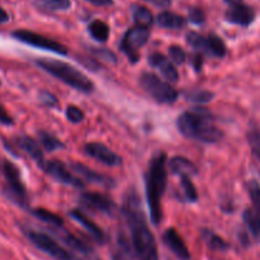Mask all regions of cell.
Wrapping results in <instances>:
<instances>
[{
    "label": "cell",
    "mask_w": 260,
    "mask_h": 260,
    "mask_svg": "<svg viewBox=\"0 0 260 260\" xmlns=\"http://www.w3.org/2000/svg\"><path fill=\"white\" fill-rule=\"evenodd\" d=\"M121 212L132 234V244L139 260H158L156 239L147 224L141 199L134 190H129L124 198Z\"/></svg>",
    "instance_id": "cell-1"
},
{
    "label": "cell",
    "mask_w": 260,
    "mask_h": 260,
    "mask_svg": "<svg viewBox=\"0 0 260 260\" xmlns=\"http://www.w3.org/2000/svg\"><path fill=\"white\" fill-rule=\"evenodd\" d=\"M177 129L185 138L201 143H217L223 133L214 125L213 115L208 109L195 107L191 111H185L177 117Z\"/></svg>",
    "instance_id": "cell-2"
},
{
    "label": "cell",
    "mask_w": 260,
    "mask_h": 260,
    "mask_svg": "<svg viewBox=\"0 0 260 260\" xmlns=\"http://www.w3.org/2000/svg\"><path fill=\"white\" fill-rule=\"evenodd\" d=\"M167 185V154L158 152L149 161L146 174V195L151 221L158 224L162 221L161 198Z\"/></svg>",
    "instance_id": "cell-3"
},
{
    "label": "cell",
    "mask_w": 260,
    "mask_h": 260,
    "mask_svg": "<svg viewBox=\"0 0 260 260\" xmlns=\"http://www.w3.org/2000/svg\"><path fill=\"white\" fill-rule=\"evenodd\" d=\"M35 62L39 68H41L46 73L51 74L52 77L61 81L67 86L72 87L79 92H83V93H92L93 92L94 84L92 83L91 79L84 76L81 71L67 64V62L51 59L36 60Z\"/></svg>",
    "instance_id": "cell-4"
},
{
    "label": "cell",
    "mask_w": 260,
    "mask_h": 260,
    "mask_svg": "<svg viewBox=\"0 0 260 260\" xmlns=\"http://www.w3.org/2000/svg\"><path fill=\"white\" fill-rule=\"evenodd\" d=\"M0 172L6 180L4 192L7 197L21 208H28V195L18 167L8 159H0Z\"/></svg>",
    "instance_id": "cell-5"
},
{
    "label": "cell",
    "mask_w": 260,
    "mask_h": 260,
    "mask_svg": "<svg viewBox=\"0 0 260 260\" xmlns=\"http://www.w3.org/2000/svg\"><path fill=\"white\" fill-rule=\"evenodd\" d=\"M142 88L159 104H174L179 97L176 89L153 73H143L139 78Z\"/></svg>",
    "instance_id": "cell-6"
},
{
    "label": "cell",
    "mask_w": 260,
    "mask_h": 260,
    "mask_svg": "<svg viewBox=\"0 0 260 260\" xmlns=\"http://www.w3.org/2000/svg\"><path fill=\"white\" fill-rule=\"evenodd\" d=\"M26 236L28 237L29 241L37 247V249L42 250L44 252L49 254L50 256H52L56 260H78L74 256L72 252H69L68 250H65L64 247L60 246L56 241H55L52 237H50L49 235L44 234V232H37L32 231V230H27L24 231Z\"/></svg>",
    "instance_id": "cell-7"
},
{
    "label": "cell",
    "mask_w": 260,
    "mask_h": 260,
    "mask_svg": "<svg viewBox=\"0 0 260 260\" xmlns=\"http://www.w3.org/2000/svg\"><path fill=\"white\" fill-rule=\"evenodd\" d=\"M148 39L149 28L136 26L127 29L126 34L124 35L121 44H120V49L129 57L130 61L137 62L139 59V49H142L148 42Z\"/></svg>",
    "instance_id": "cell-8"
},
{
    "label": "cell",
    "mask_w": 260,
    "mask_h": 260,
    "mask_svg": "<svg viewBox=\"0 0 260 260\" xmlns=\"http://www.w3.org/2000/svg\"><path fill=\"white\" fill-rule=\"evenodd\" d=\"M12 36L19 42H23V44L29 45V46L37 47V49L47 50L50 52H54L57 55H67L68 54V49L61 45L60 42L54 41L51 39H47V37L42 36V35L36 34V32L27 31V29H18V31H14L12 34Z\"/></svg>",
    "instance_id": "cell-9"
},
{
    "label": "cell",
    "mask_w": 260,
    "mask_h": 260,
    "mask_svg": "<svg viewBox=\"0 0 260 260\" xmlns=\"http://www.w3.org/2000/svg\"><path fill=\"white\" fill-rule=\"evenodd\" d=\"M44 171L46 172L47 175H50L52 179L61 182V184L69 185V186L73 187H78V189L84 187V182L82 181V179H79L76 175L72 174V171H69L67 165L62 164L61 161H57V159L47 161L44 167Z\"/></svg>",
    "instance_id": "cell-10"
},
{
    "label": "cell",
    "mask_w": 260,
    "mask_h": 260,
    "mask_svg": "<svg viewBox=\"0 0 260 260\" xmlns=\"http://www.w3.org/2000/svg\"><path fill=\"white\" fill-rule=\"evenodd\" d=\"M81 203L86 208L105 214H114L115 209H116V204L114 203V201L101 192H83L81 195Z\"/></svg>",
    "instance_id": "cell-11"
},
{
    "label": "cell",
    "mask_w": 260,
    "mask_h": 260,
    "mask_svg": "<svg viewBox=\"0 0 260 260\" xmlns=\"http://www.w3.org/2000/svg\"><path fill=\"white\" fill-rule=\"evenodd\" d=\"M84 152H86L87 156L92 157L96 161L110 167L120 166L122 162L121 157L119 154L112 152L109 147L101 143H87L84 146Z\"/></svg>",
    "instance_id": "cell-12"
},
{
    "label": "cell",
    "mask_w": 260,
    "mask_h": 260,
    "mask_svg": "<svg viewBox=\"0 0 260 260\" xmlns=\"http://www.w3.org/2000/svg\"><path fill=\"white\" fill-rule=\"evenodd\" d=\"M14 143L22 149V151L26 152L32 159L37 164V166L41 167L44 170L45 165H46V159H45L44 152L41 151V147L39 146L36 141L34 138L28 136H19L14 138Z\"/></svg>",
    "instance_id": "cell-13"
},
{
    "label": "cell",
    "mask_w": 260,
    "mask_h": 260,
    "mask_svg": "<svg viewBox=\"0 0 260 260\" xmlns=\"http://www.w3.org/2000/svg\"><path fill=\"white\" fill-rule=\"evenodd\" d=\"M226 19L230 23L247 27L254 22L255 12L251 7L245 6L244 3L237 4V6L230 7L229 11L226 12Z\"/></svg>",
    "instance_id": "cell-14"
},
{
    "label": "cell",
    "mask_w": 260,
    "mask_h": 260,
    "mask_svg": "<svg viewBox=\"0 0 260 260\" xmlns=\"http://www.w3.org/2000/svg\"><path fill=\"white\" fill-rule=\"evenodd\" d=\"M148 62L153 67V68L158 69L161 74L164 76L165 79L169 82H177L179 79V73H177L176 68L174 67L171 61L167 59L165 55L159 54V52H153L148 56Z\"/></svg>",
    "instance_id": "cell-15"
},
{
    "label": "cell",
    "mask_w": 260,
    "mask_h": 260,
    "mask_svg": "<svg viewBox=\"0 0 260 260\" xmlns=\"http://www.w3.org/2000/svg\"><path fill=\"white\" fill-rule=\"evenodd\" d=\"M164 241L166 246L176 255L179 259L181 260H189L190 259V252L187 250L186 245L182 241L180 235L177 234L175 229H169L164 234Z\"/></svg>",
    "instance_id": "cell-16"
},
{
    "label": "cell",
    "mask_w": 260,
    "mask_h": 260,
    "mask_svg": "<svg viewBox=\"0 0 260 260\" xmlns=\"http://www.w3.org/2000/svg\"><path fill=\"white\" fill-rule=\"evenodd\" d=\"M73 167V171H76L77 174L81 175L87 182H92V184H97L101 185V186H106V187H111L114 186L115 182L111 177L106 176V175H102L96 172L94 170L89 169L87 167L86 165L83 164H73L72 165Z\"/></svg>",
    "instance_id": "cell-17"
},
{
    "label": "cell",
    "mask_w": 260,
    "mask_h": 260,
    "mask_svg": "<svg viewBox=\"0 0 260 260\" xmlns=\"http://www.w3.org/2000/svg\"><path fill=\"white\" fill-rule=\"evenodd\" d=\"M69 214H71L72 218H73L74 221L78 222V223L81 224V226L83 227V229L86 230V231L88 232V234L91 235V236L93 237L97 242H100V244H104V242L106 241L105 232L102 231V230L100 229V227L97 226L94 222H92L91 219H89L88 217L83 213V212L79 211V209H73V211H71V213Z\"/></svg>",
    "instance_id": "cell-18"
},
{
    "label": "cell",
    "mask_w": 260,
    "mask_h": 260,
    "mask_svg": "<svg viewBox=\"0 0 260 260\" xmlns=\"http://www.w3.org/2000/svg\"><path fill=\"white\" fill-rule=\"evenodd\" d=\"M170 171L177 176H194L198 174V167L192 161H190L186 157L176 156L172 157L169 161Z\"/></svg>",
    "instance_id": "cell-19"
},
{
    "label": "cell",
    "mask_w": 260,
    "mask_h": 260,
    "mask_svg": "<svg viewBox=\"0 0 260 260\" xmlns=\"http://www.w3.org/2000/svg\"><path fill=\"white\" fill-rule=\"evenodd\" d=\"M133 244L130 242V240L127 239L124 232L120 231L117 234L116 246H115L114 254H112L114 260H132L133 259Z\"/></svg>",
    "instance_id": "cell-20"
},
{
    "label": "cell",
    "mask_w": 260,
    "mask_h": 260,
    "mask_svg": "<svg viewBox=\"0 0 260 260\" xmlns=\"http://www.w3.org/2000/svg\"><path fill=\"white\" fill-rule=\"evenodd\" d=\"M186 19L184 17L175 14L172 12H162L157 16V24L162 28L181 29L186 26Z\"/></svg>",
    "instance_id": "cell-21"
},
{
    "label": "cell",
    "mask_w": 260,
    "mask_h": 260,
    "mask_svg": "<svg viewBox=\"0 0 260 260\" xmlns=\"http://www.w3.org/2000/svg\"><path fill=\"white\" fill-rule=\"evenodd\" d=\"M242 217L250 234L260 241V212L255 208H247Z\"/></svg>",
    "instance_id": "cell-22"
},
{
    "label": "cell",
    "mask_w": 260,
    "mask_h": 260,
    "mask_svg": "<svg viewBox=\"0 0 260 260\" xmlns=\"http://www.w3.org/2000/svg\"><path fill=\"white\" fill-rule=\"evenodd\" d=\"M57 230H59V234H57V236L61 239L62 242H65V244L68 245L69 247H72V249L82 252V254H88V252L91 251V247L87 246L83 241H81V240H79L78 237L74 236L73 234H71V232L62 230V227H59Z\"/></svg>",
    "instance_id": "cell-23"
},
{
    "label": "cell",
    "mask_w": 260,
    "mask_h": 260,
    "mask_svg": "<svg viewBox=\"0 0 260 260\" xmlns=\"http://www.w3.org/2000/svg\"><path fill=\"white\" fill-rule=\"evenodd\" d=\"M35 6L44 12L68 11L71 8V0H36Z\"/></svg>",
    "instance_id": "cell-24"
},
{
    "label": "cell",
    "mask_w": 260,
    "mask_h": 260,
    "mask_svg": "<svg viewBox=\"0 0 260 260\" xmlns=\"http://www.w3.org/2000/svg\"><path fill=\"white\" fill-rule=\"evenodd\" d=\"M208 40V49H209V56H216L222 59V57L226 56L227 47L226 44L223 42V40L219 36H217L216 34H211L207 37Z\"/></svg>",
    "instance_id": "cell-25"
},
{
    "label": "cell",
    "mask_w": 260,
    "mask_h": 260,
    "mask_svg": "<svg viewBox=\"0 0 260 260\" xmlns=\"http://www.w3.org/2000/svg\"><path fill=\"white\" fill-rule=\"evenodd\" d=\"M37 138H39V142L44 147L45 151L47 152H54L64 147V144H62L60 139H57L56 137L52 136L49 132H45V130H40L39 133H37Z\"/></svg>",
    "instance_id": "cell-26"
},
{
    "label": "cell",
    "mask_w": 260,
    "mask_h": 260,
    "mask_svg": "<svg viewBox=\"0 0 260 260\" xmlns=\"http://www.w3.org/2000/svg\"><path fill=\"white\" fill-rule=\"evenodd\" d=\"M32 214H34L36 218H39L40 221L51 224L54 229H59V227H62V224H64V219H62L61 217L52 213V212L47 211V209L36 208L32 211Z\"/></svg>",
    "instance_id": "cell-27"
},
{
    "label": "cell",
    "mask_w": 260,
    "mask_h": 260,
    "mask_svg": "<svg viewBox=\"0 0 260 260\" xmlns=\"http://www.w3.org/2000/svg\"><path fill=\"white\" fill-rule=\"evenodd\" d=\"M133 18L137 26L144 27V28H149L153 24V16H152L151 11L146 7L137 6L133 8Z\"/></svg>",
    "instance_id": "cell-28"
},
{
    "label": "cell",
    "mask_w": 260,
    "mask_h": 260,
    "mask_svg": "<svg viewBox=\"0 0 260 260\" xmlns=\"http://www.w3.org/2000/svg\"><path fill=\"white\" fill-rule=\"evenodd\" d=\"M88 31L91 36L99 42H106L110 36V27L104 21H93L88 26Z\"/></svg>",
    "instance_id": "cell-29"
},
{
    "label": "cell",
    "mask_w": 260,
    "mask_h": 260,
    "mask_svg": "<svg viewBox=\"0 0 260 260\" xmlns=\"http://www.w3.org/2000/svg\"><path fill=\"white\" fill-rule=\"evenodd\" d=\"M186 41L192 49L199 51L201 54L209 55L208 40H207V37L202 36L201 34H197V32H189L186 36Z\"/></svg>",
    "instance_id": "cell-30"
},
{
    "label": "cell",
    "mask_w": 260,
    "mask_h": 260,
    "mask_svg": "<svg viewBox=\"0 0 260 260\" xmlns=\"http://www.w3.org/2000/svg\"><path fill=\"white\" fill-rule=\"evenodd\" d=\"M203 239L212 250L229 249V244L224 240H222L218 235H216L212 231H208V230H204L203 231Z\"/></svg>",
    "instance_id": "cell-31"
},
{
    "label": "cell",
    "mask_w": 260,
    "mask_h": 260,
    "mask_svg": "<svg viewBox=\"0 0 260 260\" xmlns=\"http://www.w3.org/2000/svg\"><path fill=\"white\" fill-rule=\"evenodd\" d=\"M185 96H186L187 101L195 102V104H208L213 100L214 94L206 89H197V91L187 92Z\"/></svg>",
    "instance_id": "cell-32"
},
{
    "label": "cell",
    "mask_w": 260,
    "mask_h": 260,
    "mask_svg": "<svg viewBox=\"0 0 260 260\" xmlns=\"http://www.w3.org/2000/svg\"><path fill=\"white\" fill-rule=\"evenodd\" d=\"M181 186L184 190L185 198L189 202H197L198 201V192H197V187L192 184V181L190 180L189 176H181Z\"/></svg>",
    "instance_id": "cell-33"
},
{
    "label": "cell",
    "mask_w": 260,
    "mask_h": 260,
    "mask_svg": "<svg viewBox=\"0 0 260 260\" xmlns=\"http://www.w3.org/2000/svg\"><path fill=\"white\" fill-rule=\"evenodd\" d=\"M247 191L252 202V206L256 211L260 212V184L256 180H250L247 182Z\"/></svg>",
    "instance_id": "cell-34"
},
{
    "label": "cell",
    "mask_w": 260,
    "mask_h": 260,
    "mask_svg": "<svg viewBox=\"0 0 260 260\" xmlns=\"http://www.w3.org/2000/svg\"><path fill=\"white\" fill-rule=\"evenodd\" d=\"M91 52L99 59L104 60V61L110 62V64H116L117 57L111 50L109 49H97V47H91Z\"/></svg>",
    "instance_id": "cell-35"
},
{
    "label": "cell",
    "mask_w": 260,
    "mask_h": 260,
    "mask_svg": "<svg viewBox=\"0 0 260 260\" xmlns=\"http://www.w3.org/2000/svg\"><path fill=\"white\" fill-rule=\"evenodd\" d=\"M169 55L171 61L175 62V64L180 65L186 61V52L184 51V49H181L180 46H176V45L169 47Z\"/></svg>",
    "instance_id": "cell-36"
},
{
    "label": "cell",
    "mask_w": 260,
    "mask_h": 260,
    "mask_svg": "<svg viewBox=\"0 0 260 260\" xmlns=\"http://www.w3.org/2000/svg\"><path fill=\"white\" fill-rule=\"evenodd\" d=\"M247 139H249V144L254 156L260 159V133L256 130H250L247 134Z\"/></svg>",
    "instance_id": "cell-37"
},
{
    "label": "cell",
    "mask_w": 260,
    "mask_h": 260,
    "mask_svg": "<svg viewBox=\"0 0 260 260\" xmlns=\"http://www.w3.org/2000/svg\"><path fill=\"white\" fill-rule=\"evenodd\" d=\"M65 115H67V119L69 120L73 124H79V122L83 121L84 114L79 107L77 106H68L67 107V111H65Z\"/></svg>",
    "instance_id": "cell-38"
},
{
    "label": "cell",
    "mask_w": 260,
    "mask_h": 260,
    "mask_svg": "<svg viewBox=\"0 0 260 260\" xmlns=\"http://www.w3.org/2000/svg\"><path fill=\"white\" fill-rule=\"evenodd\" d=\"M39 99L42 104L45 105L46 107L49 109H54V107L59 106V100L55 94H52L51 92H47V91H41L39 94Z\"/></svg>",
    "instance_id": "cell-39"
},
{
    "label": "cell",
    "mask_w": 260,
    "mask_h": 260,
    "mask_svg": "<svg viewBox=\"0 0 260 260\" xmlns=\"http://www.w3.org/2000/svg\"><path fill=\"white\" fill-rule=\"evenodd\" d=\"M189 21L194 24H202L206 22V13L201 8H191L189 11Z\"/></svg>",
    "instance_id": "cell-40"
},
{
    "label": "cell",
    "mask_w": 260,
    "mask_h": 260,
    "mask_svg": "<svg viewBox=\"0 0 260 260\" xmlns=\"http://www.w3.org/2000/svg\"><path fill=\"white\" fill-rule=\"evenodd\" d=\"M0 122H2L3 125H9V126L14 124L13 117L7 112V110L4 109L2 105H0Z\"/></svg>",
    "instance_id": "cell-41"
},
{
    "label": "cell",
    "mask_w": 260,
    "mask_h": 260,
    "mask_svg": "<svg viewBox=\"0 0 260 260\" xmlns=\"http://www.w3.org/2000/svg\"><path fill=\"white\" fill-rule=\"evenodd\" d=\"M192 68L195 69V72H201L202 68H203V55L201 52H197V54L192 56L191 60Z\"/></svg>",
    "instance_id": "cell-42"
},
{
    "label": "cell",
    "mask_w": 260,
    "mask_h": 260,
    "mask_svg": "<svg viewBox=\"0 0 260 260\" xmlns=\"http://www.w3.org/2000/svg\"><path fill=\"white\" fill-rule=\"evenodd\" d=\"M86 2L97 7H107L112 4V0H86Z\"/></svg>",
    "instance_id": "cell-43"
},
{
    "label": "cell",
    "mask_w": 260,
    "mask_h": 260,
    "mask_svg": "<svg viewBox=\"0 0 260 260\" xmlns=\"http://www.w3.org/2000/svg\"><path fill=\"white\" fill-rule=\"evenodd\" d=\"M9 21V16L2 7H0V24H4Z\"/></svg>",
    "instance_id": "cell-44"
},
{
    "label": "cell",
    "mask_w": 260,
    "mask_h": 260,
    "mask_svg": "<svg viewBox=\"0 0 260 260\" xmlns=\"http://www.w3.org/2000/svg\"><path fill=\"white\" fill-rule=\"evenodd\" d=\"M224 2H226V3L229 4L230 7H232V6H237V4L244 3V2H242V0H224Z\"/></svg>",
    "instance_id": "cell-45"
},
{
    "label": "cell",
    "mask_w": 260,
    "mask_h": 260,
    "mask_svg": "<svg viewBox=\"0 0 260 260\" xmlns=\"http://www.w3.org/2000/svg\"><path fill=\"white\" fill-rule=\"evenodd\" d=\"M0 86H2V82H0Z\"/></svg>",
    "instance_id": "cell-46"
}]
</instances>
